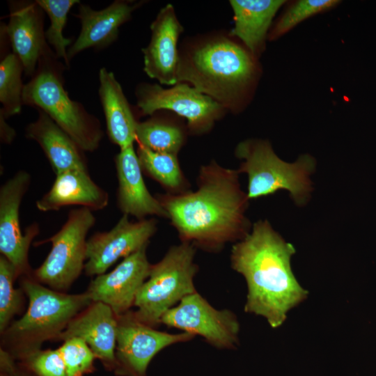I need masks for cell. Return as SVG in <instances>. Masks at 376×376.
Returning <instances> with one entry per match:
<instances>
[{
    "label": "cell",
    "instance_id": "obj_29",
    "mask_svg": "<svg viewBox=\"0 0 376 376\" xmlns=\"http://www.w3.org/2000/svg\"><path fill=\"white\" fill-rule=\"evenodd\" d=\"M18 278L13 265L3 255L0 256V332L10 324L13 317L23 308V290L14 287Z\"/></svg>",
    "mask_w": 376,
    "mask_h": 376
},
{
    "label": "cell",
    "instance_id": "obj_9",
    "mask_svg": "<svg viewBox=\"0 0 376 376\" xmlns=\"http://www.w3.org/2000/svg\"><path fill=\"white\" fill-rule=\"evenodd\" d=\"M117 319L113 372L120 376H146L150 362L158 352L195 337L187 332L170 334L157 330L139 320L132 311L118 315Z\"/></svg>",
    "mask_w": 376,
    "mask_h": 376
},
{
    "label": "cell",
    "instance_id": "obj_20",
    "mask_svg": "<svg viewBox=\"0 0 376 376\" xmlns=\"http://www.w3.org/2000/svg\"><path fill=\"white\" fill-rule=\"evenodd\" d=\"M56 175L51 189L36 201L38 210L56 211L69 205L100 210L107 206L109 194L92 180L88 171L68 170Z\"/></svg>",
    "mask_w": 376,
    "mask_h": 376
},
{
    "label": "cell",
    "instance_id": "obj_1",
    "mask_svg": "<svg viewBox=\"0 0 376 376\" xmlns=\"http://www.w3.org/2000/svg\"><path fill=\"white\" fill-rule=\"evenodd\" d=\"M239 173L212 161L201 168L196 191L158 196L182 242L217 251L249 233Z\"/></svg>",
    "mask_w": 376,
    "mask_h": 376
},
{
    "label": "cell",
    "instance_id": "obj_15",
    "mask_svg": "<svg viewBox=\"0 0 376 376\" xmlns=\"http://www.w3.org/2000/svg\"><path fill=\"white\" fill-rule=\"evenodd\" d=\"M150 29V41L142 49L144 71L162 84H177L180 61L177 45L183 28L172 5L159 10Z\"/></svg>",
    "mask_w": 376,
    "mask_h": 376
},
{
    "label": "cell",
    "instance_id": "obj_13",
    "mask_svg": "<svg viewBox=\"0 0 376 376\" xmlns=\"http://www.w3.org/2000/svg\"><path fill=\"white\" fill-rule=\"evenodd\" d=\"M156 230L155 219L133 222L123 214L112 229L96 233L87 240L85 274L97 276L106 273L120 258L148 246Z\"/></svg>",
    "mask_w": 376,
    "mask_h": 376
},
{
    "label": "cell",
    "instance_id": "obj_24",
    "mask_svg": "<svg viewBox=\"0 0 376 376\" xmlns=\"http://www.w3.org/2000/svg\"><path fill=\"white\" fill-rule=\"evenodd\" d=\"M24 67L13 52L6 54L0 63V116L5 119L20 113L23 105Z\"/></svg>",
    "mask_w": 376,
    "mask_h": 376
},
{
    "label": "cell",
    "instance_id": "obj_28",
    "mask_svg": "<svg viewBox=\"0 0 376 376\" xmlns=\"http://www.w3.org/2000/svg\"><path fill=\"white\" fill-rule=\"evenodd\" d=\"M338 0H299L290 4L271 28L268 40L284 36L306 19L330 10L340 3Z\"/></svg>",
    "mask_w": 376,
    "mask_h": 376
},
{
    "label": "cell",
    "instance_id": "obj_19",
    "mask_svg": "<svg viewBox=\"0 0 376 376\" xmlns=\"http://www.w3.org/2000/svg\"><path fill=\"white\" fill-rule=\"evenodd\" d=\"M114 162L118 182V205L123 214L138 220L150 215L168 218L159 201L146 187L134 145L120 150Z\"/></svg>",
    "mask_w": 376,
    "mask_h": 376
},
{
    "label": "cell",
    "instance_id": "obj_21",
    "mask_svg": "<svg viewBox=\"0 0 376 376\" xmlns=\"http://www.w3.org/2000/svg\"><path fill=\"white\" fill-rule=\"evenodd\" d=\"M37 110L38 117L26 126L25 134L39 144L55 174L74 169L88 171L84 151L47 113Z\"/></svg>",
    "mask_w": 376,
    "mask_h": 376
},
{
    "label": "cell",
    "instance_id": "obj_26",
    "mask_svg": "<svg viewBox=\"0 0 376 376\" xmlns=\"http://www.w3.org/2000/svg\"><path fill=\"white\" fill-rule=\"evenodd\" d=\"M136 141L151 150L176 155L184 142L180 128L156 118L139 122Z\"/></svg>",
    "mask_w": 376,
    "mask_h": 376
},
{
    "label": "cell",
    "instance_id": "obj_31",
    "mask_svg": "<svg viewBox=\"0 0 376 376\" xmlns=\"http://www.w3.org/2000/svg\"><path fill=\"white\" fill-rule=\"evenodd\" d=\"M19 361L37 376H68L58 349H40L27 354Z\"/></svg>",
    "mask_w": 376,
    "mask_h": 376
},
{
    "label": "cell",
    "instance_id": "obj_11",
    "mask_svg": "<svg viewBox=\"0 0 376 376\" xmlns=\"http://www.w3.org/2000/svg\"><path fill=\"white\" fill-rule=\"evenodd\" d=\"M161 323L201 336L219 349H233L238 345L240 323L228 309H217L198 292L183 298L162 318Z\"/></svg>",
    "mask_w": 376,
    "mask_h": 376
},
{
    "label": "cell",
    "instance_id": "obj_4",
    "mask_svg": "<svg viewBox=\"0 0 376 376\" xmlns=\"http://www.w3.org/2000/svg\"><path fill=\"white\" fill-rule=\"evenodd\" d=\"M20 288L29 299L26 311L1 334V349L17 361L41 349L45 341L56 340L68 323L93 302L86 292L56 291L32 274L20 277Z\"/></svg>",
    "mask_w": 376,
    "mask_h": 376
},
{
    "label": "cell",
    "instance_id": "obj_8",
    "mask_svg": "<svg viewBox=\"0 0 376 376\" xmlns=\"http://www.w3.org/2000/svg\"><path fill=\"white\" fill-rule=\"evenodd\" d=\"M92 211L84 207L72 210L57 233L38 242H51L52 248L42 265L33 271L36 281L64 292L79 276L86 260V235L95 223Z\"/></svg>",
    "mask_w": 376,
    "mask_h": 376
},
{
    "label": "cell",
    "instance_id": "obj_33",
    "mask_svg": "<svg viewBox=\"0 0 376 376\" xmlns=\"http://www.w3.org/2000/svg\"><path fill=\"white\" fill-rule=\"evenodd\" d=\"M6 119L0 116L1 139L6 143H10L15 136V130L8 125Z\"/></svg>",
    "mask_w": 376,
    "mask_h": 376
},
{
    "label": "cell",
    "instance_id": "obj_16",
    "mask_svg": "<svg viewBox=\"0 0 376 376\" xmlns=\"http://www.w3.org/2000/svg\"><path fill=\"white\" fill-rule=\"evenodd\" d=\"M9 10V21L3 29L13 53L22 63L25 75L31 77L49 47L43 29L45 13L36 1H10Z\"/></svg>",
    "mask_w": 376,
    "mask_h": 376
},
{
    "label": "cell",
    "instance_id": "obj_18",
    "mask_svg": "<svg viewBox=\"0 0 376 376\" xmlns=\"http://www.w3.org/2000/svg\"><path fill=\"white\" fill-rule=\"evenodd\" d=\"M140 3L116 0L100 10L80 3L78 13L75 16L81 22V31L68 48L69 61L85 49H103L113 42L118 36L119 28L130 19L132 12Z\"/></svg>",
    "mask_w": 376,
    "mask_h": 376
},
{
    "label": "cell",
    "instance_id": "obj_27",
    "mask_svg": "<svg viewBox=\"0 0 376 376\" xmlns=\"http://www.w3.org/2000/svg\"><path fill=\"white\" fill-rule=\"evenodd\" d=\"M49 17L50 26L45 31L46 41L54 49L56 56L63 58L65 65L70 67L67 47L72 45V38H65L63 29L67 22V16L71 8L80 3L79 0H36Z\"/></svg>",
    "mask_w": 376,
    "mask_h": 376
},
{
    "label": "cell",
    "instance_id": "obj_12",
    "mask_svg": "<svg viewBox=\"0 0 376 376\" xmlns=\"http://www.w3.org/2000/svg\"><path fill=\"white\" fill-rule=\"evenodd\" d=\"M31 178L27 171H18L0 188V252L15 267L18 277L33 273L28 253L32 240L39 233L35 223L23 234L19 224V207Z\"/></svg>",
    "mask_w": 376,
    "mask_h": 376
},
{
    "label": "cell",
    "instance_id": "obj_6",
    "mask_svg": "<svg viewBox=\"0 0 376 376\" xmlns=\"http://www.w3.org/2000/svg\"><path fill=\"white\" fill-rule=\"evenodd\" d=\"M235 155L242 160L238 172L248 175L249 199L285 189L297 204L306 203L311 191L309 175L315 167L310 155H301L295 162L288 163L276 155L268 141L261 139L240 142Z\"/></svg>",
    "mask_w": 376,
    "mask_h": 376
},
{
    "label": "cell",
    "instance_id": "obj_22",
    "mask_svg": "<svg viewBox=\"0 0 376 376\" xmlns=\"http://www.w3.org/2000/svg\"><path fill=\"white\" fill-rule=\"evenodd\" d=\"M283 0H232L234 28L230 36L237 38L242 45L258 58L264 51L271 24Z\"/></svg>",
    "mask_w": 376,
    "mask_h": 376
},
{
    "label": "cell",
    "instance_id": "obj_30",
    "mask_svg": "<svg viewBox=\"0 0 376 376\" xmlns=\"http://www.w3.org/2000/svg\"><path fill=\"white\" fill-rule=\"evenodd\" d=\"M58 349L68 376H84L93 371L96 357L83 339L78 337L68 338Z\"/></svg>",
    "mask_w": 376,
    "mask_h": 376
},
{
    "label": "cell",
    "instance_id": "obj_32",
    "mask_svg": "<svg viewBox=\"0 0 376 376\" xmlns=\"http://www.w3.org/2000/svg\"><path fill=\"white\" fill-rule=\"evenodd\" d=\"M0 376H37L22 362L0 350Z\"/></svg>",
    "mask_w": 376,
    "mask_h": 376
},
{
    "label": "cell",
    "instance_id": "obj_17",
    "mask_svg": "<svg viewBox=\"0 0 376 376\" xmlns=\"http://www.w3.org/2000/svg\"><path fill=\"white\" fill-rule=\"evenodd\" d=\"M117 327V315L110 306L92 302L68 323L56 340L64 341L72 337L83 339L103 366L114 371Z\"/></svg>",
    "mask_w": 376,
    "mask_h": 376
},
{
    "label": "cell",
    "instance_id": "obj_2",
    "mask_svg": "<svg viewBox=\"0 0 376 376\" xmlns=\"http://www.w3.org/2000/svg\"><path fill=\"white\" fill-rule=\"evenodd\" d=\"M295 253L267 221L255 223L231 249V267L247 285L244 311L265 318L272 328L281 326L287 313L307 297L291 269Z\"/></svg>",
    "mask_w": 376,
    "mask_h": 376
},
{
    "label": "cell",
    "instance_id": "obj_10",
    "mask_svg": "<svg viewBox=\"0 0 376 376\" xmlns=\"http://www.w3.org/2000/svg\"><path fill=\"white\" fill-rule=\"evenodd\" d=\"M137 107L143 115L169 110L184 117L194 132L208 131L220 118L225 108L212 97L187 83L169 88L154 84H141L136 91Z\"/></svg>",
    "mask_w": 376,
    "mask_h": 376
},
{
    "label": "cell",
    "instance_id": "obj_23",
    "mask_svg": "<svg viewBox=\"0 0 376 376\" xmlns=\"http://www.w3.org/2000/svg\"><path fill=\"white\" fill-rule=\"evenodd\" d=\"M98 77V95L110 140L118 146L120 150L134 145L139 122L134 118L121 85L113 73L104 67L100 69Z\"/></svg>",
    "mask_w": 376,
    "mask_h": 376
},
{
    "label": "cell",
    "instance_id": "obj_5",
    "mask_svg": "<svg viewBox=\"0 0 376 376\" xmlns=\"http://www.w3.org/2000/svg\"><path fill=\"white\" fill-rule=\"evenodd\" d=\"M49 46L40 56L34 75L24 84L23 104L37 107L65 132L84 152L96 150L104 133L99 120L64 88L65 65Z\"/></svg>",
    "mask_w": 376,
    "mask_h": 376
},
{
    "label": "cell",
    "instance_id": "obj_7",
    "mask_svg": "<svg viewBox=\"0 0 376 376\" xmlns=\"http://www.w3.org/2000/svg\"><path fill=\"white\" fill-rule=\"evenodd\" d=\"M194 245L173 246L162 259L152 265L150 275L139 289L134 314L141 322L155 327L162 316L185 297L196 291L194 279L198 271Z\"/></svg>",
    "mask_w": 376,
    "mask_h": 376
},
{
    "label": "cell",
    "instance_id": "obj_25",
    "mask_svg": "<svg viewBox=\"0 0 376 376\" xmlns=\"http://www.w3.org/2000/svg\"><path fill=\"white\" fill-rule=\"evenodd\" d=\"M136 154L143 171L164 187L180 191L185 183L176 155L151 150L138 144Z\"/></svg>",
    "mask_w": 376,
    "mask_h": 376
},
{
    "label": "cell",
    "instance_id": "obj_3",
    "mask_svg": "<svg viewBox=\"0 0 376 376\" xmlns=\"http://www.w3.org/2000/svg\"><path fill=\"white\" fill-rule=\"evenodd\" d=\"M260 72L257 58L243 45L217 37L180 55L178 84L187 83L225 109L237 111L249 102Z\"/></svg>",
    "mask_w": 376,
    "mask_h": 376
},
{
    "label": "cell",
    "instance_id": "obj_14",
    "mask_svg": "<svg viewBox=\"0 0 376 376\" xmlns=\"http://www.w3.org/2000/svg\"><path fill=\"white\" fill-rule=\"evenodd\" d=\"M146 248L123 258L111 272L93 279L86 291L91 301L108 305L117 316L130 311L152 268Z\"/></svg>",
    "mask_w": 376,
    "mask_h": 376
}]
</instances>
